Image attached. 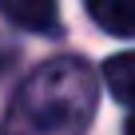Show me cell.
I'll list each match as a JSON object with an SVG mask.
<instances>
[{
  "instance_id": "4",
  "label": "cell",
  "mask_w": 135,
  "mask_h": 135,
  "mask_svg": "<svg viewBox=\"0 0 135 135\" xmlns=\"http://www.w3.org/2000/svg\"><path fill=\"white\" fill-rule=\"evenodd\" d=\"M103 84H107V91L123 107L135 111V48L131 52H119V56H111L103 64Z\"/></svg>"
},
{
  "instance_id": "1",
  "label": "cell",
  "mask_w": 135,
  "mask_h": 135,
  "mask_svg": "<svg viewBox=\"0 0 135 135\" xmlns=\"http://www.w3.org/2000/svg\"><path fill=\"white\" fill-rule=\"evenodd\" d=\"M95 115V76L80 56L40 64L12 95L0 135H84Z\"/></svg>"
},
{
  "instance_id": "5",
  "label": "cell",
  "mask_w": 135,
  "mask_h": 135,
  "mask_svg": "<svg viewBox=\"0 0 135 135\" xmlns=\"http://www.w3.org/2000/svg\"><path fill=\"white\" fill-rule=\"evenodd\" d=\"M123 135H135V111L127 115V123H123Z\"/></svg>"
},
{
  "instance_id": "2",
  "label": "cell",
  "mask_w": 135,
  "mask_h": 135,
  "mask_svg": "<svg viewBox=\"0 0 135 135\" xmlns=\"http://www.w3.org/2000/svg\"><path fill=\"white\" fill-rule=\"evenodd\" d=\"M0 12L24 32L48 36L60 28V0H0Z\"/></svg>"
},
{
  "instance_id": "3",
  "label": "cell",
  "mask_w": 135,
  "mask_h": 135,
  "mask_svg": "<svg viewBox=\"0 0 135 135\" xmlns=\"http://www.w3.org/2000/svg\"><path fill=\"white\" fill-rule=\"evenodd\" d=\"M107 36H135V0H84Z\"/></svg>"
}]
</instances>
